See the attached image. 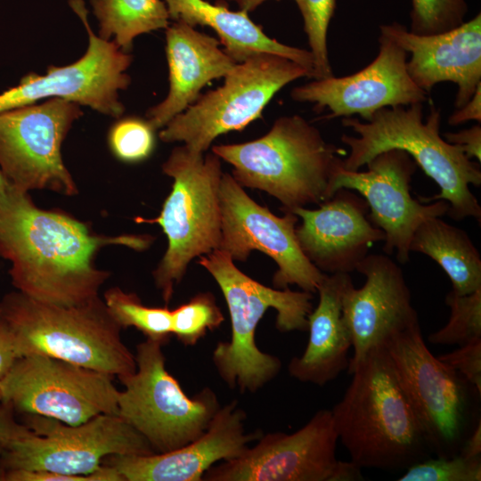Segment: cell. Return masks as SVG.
Wrapping results in <instances>:
<instances>
[{
  "mask_svg": "<svg viewBox=\"0 0 481 481\" xmlns=\"http://www.w3.org/2000/svg\"><path fill=\"white\" fill-rule=\"evenodd\" d=\"M211 150L233 167L232 177L240 186L267 192L283 212L330 199L331 176L346 153L300 115L278 118L260 138Z\"/></svg>",
  "mask_w": 481,
  "mask_h": 481,
  "instance_id": "5b68a950",
  "label": "cell"
},
{
  "mask_svg": "<svg viewBox=\"0 0 481 481\" xmlns=\"http://www.w3.org/2000/svg\"><path fill=\"white\" fill-rule=\"evenodd\" d=\"M355 271L365 276L355 288L350 275L342 291V313L352 338V373L367 354L394 331L419 320L401 268L387 255H367Z\"/></svg>",
  "mask_w": 481,
  "mask_h": 481,
  "instance_id": "d6986e66",
  "label": "cell"
},
{
  "mask_svg": "<svg viewBox=\"0 0 481 481\" xmlns=\"http://www.w3.org/2000/svg\"><path fill=\"white\" fill-rule=\"evenodd\" d=\"M2 400L23 414L79 425L118 415L113 376L39 354L19 357L0 382Z\"/></svg>",
  "mask_w": 481,
  "mask_h": 481,
  "instance_id": "4fadbf2b",
  "label": "cell"
},
{
  "mask_svg": "<svg viewBox=\"0 0 481 481\" xmlns=\"http://www.w3.org/2000/svg\"><path fill=\"white\" fill-rule=\"evenodd\" d=\"M304 20L310 53L314 59L313 79L333 76L329 60L327 35L336 9V0H295Z\"/></svg>",
  "mask_w": 481,
  "mask_h": 481,
  "instance_id": "4dcf8cb0",
  "label": "cell"
},
{
  "mask_svg": "<svg viewBox=\"0 0 481 481\" xmlns=\"http://www.w3.org/2000/svg\"><path fill=\"white\" fill-rule=\"evenodd\" d=\"M366 167V171L346 170L341 162L330 182V198L341 188L357 192L369 206V220L385 233L386 255L395 251L397 261L406 264L417 227L428 218L446 215L449 205L444 200L429 204L412 197L411 182L417 165L402 150L383 151Z\"/></svg>",
  "mask_w": 481,
  "mask_h": 481,
  "instance_id": "2e32d148",
  "label": "cell"
},
{
  "mask_svg": "<svg viewBox=\"0 0 481 481\" xmlns=\"http://www.w3.org/2000/svg\"><path fill=\"white\" fill-rule=\"evenodd\" d=\"M443 136L447 143L458 146L469 159L475 158L481 161L480 124L454 133L447 132Z\"/></svg>",
  "mask_w": 481,
  "mask_h": 481,
  "instance_id": "8d00e7d4",
  "label": "cell"
},
{
  "mask_svg": "<svg viewBox=\"0 0 481 481\" xmlns=\"http://www.w3.org/2000/svg\"><path fill=\"white\" fill-rule=\"evenodd\" d=\"M383 35L411 55L407 71L427 94L441 82L457 85L454 106L466 104L481 85V14L437 34L419 35L398 22L379 26Z\"/></svg>",
  "mask_w": 481,
  "mask_h": 481,
  "instance_id": "7402d4cb",
  "label": "cell"
},
{
  "mask_svg": "<svg viewBox=\"0 0 481 481\" xmlns=\"http://www.w3.org/2000/svg\"><path fill=\"white\" fill-rule=\"evenodd\" d=\"M309 77L298 63L273 53H261L237 63L223 86L200 96L173 118L159 132L165 143L182 142L205 153L219 135L240 131L262 112L274 94L290 82Z\"/></svg>",
  "mask_w": 481,
  "mask_h": 481,
  "instance_id": "30bf717a",
  "label": "cell"
},
{
  "mask_svg": "<svg viewBox=\"0 0 481 481\" xmlns=\"http://www.w3.org/2000/svg\"><path fill=\"white\" fill-rule=\"evenodd\" d=\"M163 344L136 346V370L118 377V415L141 434L155 453L178 449L200 436L220 408L208 387L189 397L166 369Z\"/></svg>",
  "mask_w": 481,
  "mask_h": 481,
  "instance_id": "9c48e42d",
  "label": "cell"
},
{
  "mask_svg": "<svg viewBox=\"0 0 481 481\" xmlns=\"http://www.w3.org/2000/svg\"><path fill=\"white\" fill-rule=\"evenodd\" d=\"M150 235L95 233L67 213L38 208L29 192L0 186V257L10 262L12 284L43 303L71 306L99 297L110 273L95 265L110 245L147 249Z\"/></svg>",
  "mask_w": 481,
  "mask_h": 481,
  "instance_id": "6da1fadb",
  "label": "cell"
},
{
  "mask_svg": "<svg viewBox=\"0 0 481 481\" xmlns=\"http://www.w3.org/2000/svg\"><path fill=\"white\" fill-rule=\"evenodd\" d=\"M341 123L358 135H342L340 138L349 148V154L342 159L345 169L359 170L383 151L402 150L440 189L432 197H419V201L444 200L449 205L446 215L453 220L474 217L480 223L481 207L469 189L470 184L481 185L480 167L441 136L439 109L432 106L425 121L423 103L416 102L380 109L368 121L346 117Z\"/></svg>",
  "mask_w": 481,
  "mask_h": 481,
  "instance_id": "3957f363",
  "label": "cell"
},
{
  "mask_svg": "<svg viewBox=\"0 0 481 481\" xmlns=\"http://www.w3.org/2000/svg\"><path fill=\"white\" fill-rule=\"evenodd\" d=\"M5 182V179L4 178L3 175L0 172V186Z\"/></svg>",
  "mask_w": 481,
  "mask_h": 481,
  "instance_id": "ee69618b",
  "label": "cell"
},
{
  "mask_svg": "<svg viewBox=\"0 0 481 481\" xmlns=\"http://www.w3.org/2000/svg\"><path fill=\"white\" fill-rule=\"evenodd\" d=\"M32 430L3 449L0 471L46 470L64 475H89L113 454L155 453L147 440L117 414H100L79 425L25 414Z\"/></svg>",
  "mask_w": 481,
  "mask_h": 481,
  "instance_id": "8fae6325",
  "label": "cell"
},
{
  "mask_svg": "<svg viewBox=\"0 0 481 481\" xmlns=\"http://www.w3.org/2000/svg\"><path fill=\"white\" fill-rule=\"evenodd\" d=\"M154 131L147 119L137 117L122 118L110 131V147L120 160L132 163L142 161L154 149Z\"/></svg>",
  "mask_w": 481,
  "mask_h": 481,
  "instance_id": "836d02e7",
  "label": "cell"
},
{
  "mask_svg": "<svg viewBox=\"0 0 481 481\" xmlns=\"http://www.w3.org/2000/svg\"><path fill=\"white\" fill-rule=\"evenodd\" d=\"M103 298L110 314L121 329L135 328L146 338L163 345L172 336L171 310L167 306H144L136 294L126 292L118 287L107 289Z\"/></svg>",
  "mask_w": 481,
  "mask_h": 481,
  "instance_id": "83f0119b",
  "label": "cell"
},
{
  "mask_svg": "<svg viewBox=\"0 0 481 481\" xmlns=\"http://www.w3.org/2000/svg\"><path fill=\"white\" fill-rule=\"evenodd\" d=\"M172 335L184 346H194L207 331L217 329L224 317L209 292H201L171 310Z\"/></svg>",
  "mask_w": 481,
  "mask_h": 481,
  "instance_id": "f546056e",
  "label": "cell"
},
{
  "mask_svg": "<svg viewBox=\"0 0 481 481\" xmlns=\"http://www.w3.org/2000/svg\"><path fill=\"white\" fill-rule=\"evenodd\" d=\"M1 400H2V392H1V387H0V403H1Z\"/></svg>",
  "mask_w": 481,
  "mask_h": 481,
  "instance_id": "bcb514c9",
  "label": "cell"
},
{
  "mask_svg": "<svg viewBox=\"0 0 481 481\" xmlns=\"http://www.w3.org/2000/svg\"><path fill=\"white\" fill-rule=\"evenodd\" d=\"M459 453L467 458H481V421L467 437Z\"/></svg>",
  "mask_w": 481,
  "mask_h": 481,
  "instance_id": "b9f144b4",
  "label": "cell"
},
{
  "mask_svg": "<svg viewBox=\"0 0 481 481\" xmlns=\"http://www.w3.org/2000/svg\"><path fill=\"white\" fill-rule=\"evenodd\" d=\"M69 3L87 31L86 53L72 64L50 66L45 75L32 72L24 76L17 86L0 94V113L44 98H61L114 118L123 114L125 108L118 100V91L130 84L126 70L132 56L114 40L102 39L93 32L83 0Z\"/></svg>",
  "mask_w": 481,
  "mask_h": 481,
  "instance_id": "5bb4252c",
  "label": "cell"
},
{
  "mask_svg": "<svg viewBox=\"0 0 481 481\" xmlns=\"http://www.w3.org/2000/svg\"><path fill=\"white\" fill-rule=\"evenodd\" d=\"M437 357L461 373L481 393V338Z\"/></svg>",
  "mask_w": 481,
  "mask_h": 481,
  "instance_id": "d590c367",
  "label": "cell"
},
{
  "mask_svg": "<svg viewBox=\"0 0 481 481\" xmlns=\"http://www.w3.org/2000/svg\"><path fill=\"white\" fill-rule=\"evenodd\" d=\"M162 171L174 182L159 216L135 221L159 224L167 236V250L152 275L167 306L190 262L219 248L223 171L215 153L204 155L185 145L171 151Z\"/></svg>",
  "mask_w": 481,
  "mask_h": 481,
  "instance_id": "52a82bcc",
  "label": "cell"
},
{
  "mask_svg": "<svg viewBox=\"0 0 481 481\" xmlns=\"http://www.w3.org/2000/svg\"><path fill=\"white\" fill-rule=\"evenodd\" d=\"M362 468L350 461H338L330 481H358L363 480Z\"/></svg>",
  "mask_w": 481,
  "mask_h": 481,
  "instance_id": "60d3db41",
  "label": "cell"
},
{
  "mask_svg": "<svg viewBox=\"0 0 481 481\" xmlns=\"http://www.w3.org/2000/svg\"><path fill=\"white\" fill-rule=\"evenodd\" d=\"M348 274L326 273L318 287V305L308 315L307 346L288 365L289 375L301 382L324 386L348 368L352 338L342 313V291Z\"/></svg>",
  "mask_w": 481,
  "mask_h": 481,
  "instance_id": "cb8c5ba5",
  "label": "cell"
},
{
  "mask_svg": "<svg viewBox=\"0 0 481 481\" xmlns=\"http://www.w3.org/2000/svg\"><path fill=\"white\" fill-rule=\"evenodd\" d=\"M198 262L220 287L231 319V339L216 344L213 363L228 387L255 393L273 379L281 367L277 356L257 346L258 322L269 308H273L278 330H307L313 293L265 286L243 273L231 256L221 249L200 256Z\"/></svg>",
  "mask_w": 481,
  "mask_h": 481,
  "instance_id": "277c9868",
  "label": "cell"
},
{
  "mask_svg": "<svg viewBox=\"0 0 481 481\" xmlns=\"http://www.w3.org/2000/svg\"><path fill=\"white\" fill-rule=\"evenodd\" d=\"M319 206L287 211L301 218L296 236L303 253L323 273L355 271L370 248L385 240L384 232L369 220L366 200L352 190L338 189Z\"/></svg>",
  "mask_w": 481,
  "mask_h": 481,
  "instance_id": "44dd1931",
  "label": "cell"
},
{
  "mask_svg": "<svg viewBox=\"0 0 481 481\" xmlns=\"http://www.w3.org/2000/svg\"><path fill=\"white\" fill-rule=\"evenodd\" d=\"M219 195L222 227L218 249L241 262L252 250L261 251L278 266L273 277L275 289L297 285L301 290L317 292L326 273L303 253L296 236V214L275 216L254 201L228 173H223Z\"/></svg>",
  "mask_w": 481,
  "mask_h": 481,
  "instance_id": "9a60e30c",
  "label": "cell"
},
{
  "mask_svg": "<svg viewBox=\"0 0 481 481\" xmlns=\"http://www.w3.org/2000/svg\"><path fill=\"white\" fill-rule=\"evenodd\" d=\"M470 120L481 122V85L477 86L470 100L448 118L450 126H458Z\"/></svg>",
  "mask_w": 481,
  "mask_h": 481,
  "instance_id": "ab89813d",
  "label": "cell"
},
{
  "mask_svg": "<svg viewBox=\"0 0 481 481\" xmlns=\"http://www.w3.org/2000/svg\"><path fill=\"white\" fill-rule=\"evenodd\" d=\"M3 449H4V448L0 446V457H1V455H2Z\"/></svg>",
  "mask_w": 481,
  "mask_h": 481,
  "instance_id": "f6af8a7d",
  "label": "cell"
},
{
  "mask_svg": "<svg viewBox=\"0 0 481 481\" xmlns=\"http://www.w3.org/2000/svg\"><path fill=\"white\" fill-rule=\"evenodd\" d=\"M382 345L432 454H458L481 421V393L461 373L432 355L423 339L419 320L391 333Z\"/></svg>",
  "mask_w": 481,
  "mask_h": 481,
  "instance_id": "ba28073f",
  "label": "cell"
},
{
  "mask_svg": "<svg viewBox=\"0 0 481 481\" xmlns=\"http://www.w3.org/2000/svg\"><path fill=\"white\" fill-rule=\"evenodd\" d=\"M169 18L211 28L219 37L225 53L237 63L251 56L267 53L288 58L314 75V59L309 50L289 46L269 37L262 27L251 20L248 12L231 11L225 4L205 0H165Z\"/></svg>",
  "mask_w": 481,
  "mask_h": 481,
  "instance_id": "d4e9b609",
  "label": "cell"
},
{
  "mask_svg": "<svg viewBox=\"0 0 481 481\" xmlns=\"http://www.w3.org/2000/svg\"><path fill=\"white\" fill-rule=\"evenodd\" d=\"M398 480L480 481L481 458H467L461 453L452 457H430L410 466Z\"/></svg>",
  "mask_w": 481,
  "mask_h": 481,
  "instance_id": "d6a6232c",
  "label": "cell"
},
{
  "mask_svg": "<svg viewBox=\"0 0 481 481\" xmlns=\"http://www.w3.org/2000/svg\"><path fill=\"white\" fill-rule=\"evenodd\" d=\"M410 251L436 261L451 280L452 290L461 295L481 289V257L468 233L440 217L423 221L415 230Z\"/></svg>",
  "mask_w": 481,
  "mask_h": 481,
  "instance_id": "484cf974",
  "label": "cell"
},
{
  "mask_svg": "<svg viewBox=\"0 0 481 481\" xmlns=\"http://www.w3.org/2000/svg\"><path fill=\"white\" fill-rule=\"evenodd\" d=\"M0 481H123L112 467L102 466L89 475H64L46 470L7 469L0 471Z\"/></svg>",
  "mask_w": 481,
  "mask_h": 481,
  "instance_id": "e575fe53",
  "label": "cell"
},
{
  "mask_svg": "<svg viewBox=\"0 0 481 481\" xmlns=\"http://www.w3.org/2000/svg\"><path fill=\"white\" fill-rule=\"evenodd\" d=\"M331 413L338 439L353 462L387 471L406 469L433 454L389 355L380 344L351 373Z\"/></svg>",
  "mask_w": 481,
  "mask_h": 481,
  "instance_id": "7a4b0ae2",
  "label": "cell"
},
{
  "mask_svg": "<svg viewBox=\"0 0 481 481\" xmlns=\"http://www.w3.org/2000/svg\"><path fill=\"white\" fill-rule=\"evenodd\" d=\"M234 1L239 6L240 11L249 12L257 9L266 0H232Z\"/></svg>",
  "mask_w": 481,
  "mask_h": 481,
  "instance_id": "7bdbcfd3",
  "label": "cell"
},
{
  "mask_svg": "<svg viewBox=\"0 0 481 481\" xmlns=\"http://www.w3.org/2000/svg\"><path fill=\"white\" fill-rule=\"evenodd\" d=\"M411 32L431 35L451 30L465 20V0H411Z\"/></svg>",
  "mask_w": 481,
  "mask_h": 481,
  "instance_id": "1f68e13d",
  "label": "cell"
},
{
  "mask_svg": "<svg viewBox=\"0 0 481 481\" xmlns=\"http://www.w3.org/2000/svg\"><path fill=\"white\" fill-rule=\"evenodd\" d=\"M379 53L361 70L345 77L330 76L294 87L290 97L298 102L314 104V110H328L323 118L359 115L364 121L386 107L424 102L428 94L407 71L408 53L392 39L380 35Z\"/></svg>",
  "mask_w": 481,
  "mask_h": 481,
  "instance_id": "ac0fdd59",
  "label": "cell"
},
{
  "mask_svg": "<svg viewBox=\"0 0 481 481\" xmlns=\"http://www.w3.org/2000/svg\"><path fill=\"white\" fill-rule=\"evenodd\" d=\"M17 359L14 335L8 323L0 315V382Z\"/></svg>",
  "mask_w": 481,
  "mask_h": 481,
  "instance_id": "f35d334b",
  "label": "cell"
},
{
  "mask_svg": "<svg viewBox=\"0 0 481 481\" xmlns=\"http://www.w3.org/2000/svg\"><path fill=\"white\" fill-rule=\"evenodd\" d=\"M0 315L14 335L18 358L39 354L118 378L136 370L135 355L100 297L61 306L16 290L2 298Z\"/></svg>",
  "mask_w": 481,
  "mask_h": 481,
  "instance_id": "8992f818",
  "label": "cell"
},
{
  "mask_svg": "<svg viewBox=\"0 0 481 481\" xmlns=\"http://www.w3.org/2000/svg\"><path fill=\"white\" fill-rule=\"evenodd\" d=\"M330 410L318 411L294 433L261 435L239 457L211 466L203 481H330L338 463Z\"/></svg>",
  "mask_w": 481,
  "mask_h": 481,
  "instance_id": "e0dca14e",
  "label": "cell"
},
{
  "mask_svg": "<svg viewBox=\"0 0 481 481\" xmlns=\"http://www.w3.org/2000/svg\"><path fill=\"white\" fill-rule=\"evenodd\" d=\"M246 412L237 401L220 406L206 430L183 446L149 455H109L102 464L114 468L123 481H202L218 461L239 457L259 431L246 432Z\"/></svg>",
  "mask_w": 481,
  "mask_h": 481,
  "instance_id": "ffe728a7",
  "label": "cell"
},
{
  "mask_svg": "<svg viewBox=\"0 0 481 481\" xmlns=\"http://www.w3.org/2000/svg\"><path fill=\"white\" fill-rule=\"evenodd\" d=\"M91 4L100 24L99 37L105 40L113 37L126 53L137 36L168 27V11L161 0H91Z\"/></svg>",
  "mask_w": 481,
  "mask_h": 481,
  "instance_id": "4316f807",
  "label": "cell"
},
{
  "mask_svg": "<svg viewBox=\"0 0 481 481\" xmlns=\"http://www.w3.org/2000/svg\"><path fill=\"white\" fill-rule=\"evenodd\" d=\"M166 29L169 90L167 97L146 113L155 130L185 110L200 96L205 86L224 77L237 64L220 47V41L182 20Z\"/></svg>",
  "mask_w": 481,
  "mask_h": 481,
  "instance_id": "603a6c76",
  "label": "cell"
},
{
  "mask_svg": "<svg viewBox=\"0 0 481 481\" xmlns=\"http://www.w3.org/2000/svg\"><path fill=\"white\" fill-rule=\"evenodd\" d=\"M450 307L448 322L428 336L435 345L463 346L481 338V289L461 295L452 289L445 296Z\"/></svg>",
  "mask_w": 481,
  "mask_h": 481,
  "instance_id": "f1b7e54d",
  "label": "cell"
},
{
  "mask_svg": "<svg viewBox=\"0 0 481 481\" xmlns=\"http://www.w3.org/2000/svg\"><path fill=\"white\" fill-rule=\"evenodd\" d=\"M80 105L49 98L0 113V172L13 187L29 192L46 190L64 196L77 193L65 167L61 144Z\"/></svg>",
  "mask_w": 481,
  "mask_h": 481,
  "instance_id": "7c38bea8",
  "label": "cell"
},
{
  "mask_svg": "<svg viewBox=\"0 0 481 481\" xmlns=\"http://www.w3.org/2000/svg\"><path fill=\"white\" fill-rule=\"evenodd\" d=\"M11 404L0 403V446L3 448L12 441L32 432L27 425L18 423L15 420Z\"/></svg>",
  "mask_w": 481,
  "mask_h": 481,
  "instance_id": "74e56055",
  "label": "cell"
}]
</instances>
